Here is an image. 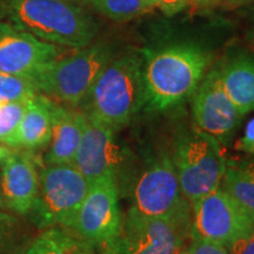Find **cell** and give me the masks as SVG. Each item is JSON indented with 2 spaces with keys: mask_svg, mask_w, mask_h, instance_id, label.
<instances>
[{
  "mask_svg": "<svg viewBox=\"0 0 254 254\" xmlns=\"http://www.w3.org/2000/svg\"><path fill=\"white\" fill-rule=\"evenodd\" d=\"M23 245L24 236L19 219L0 208V254H21Z\"/></svg>",
  "mask_w": 254,
  "mask_h": 254,
  "instance_id": "obj_23",
  "label": "cell"
},
{
  "mask_svg": "<svg viewBox=\"0 0 254 254\" xmlns=\"http://www.w3.org/2000/svg\"><path fill=\"white\" fill-rule=\"evenodd\" d=\"M114 133L110 127L86 118L73 164L90 184L103 178H117L123 160Z\"/></svg>",
  "mask_w": 254,
  "mask_h": 254,
  "instance_id": "obj_13",
  "label": "cell"
},
{
  "mask_svg": "<svg viewBox=\"0 0 254 254\" xmlns=\"http://www.w3.org/2000/svg\"><path fill=\"white\" fill-rule=\"evenodd\" d=\"M144 59L141 52L126 51L110 60L79 105L92 122L118 131L145 107Z\"/></svg>",
  "mask_w": 254,
  "mask_h": 254,
  "instance_id": "obj_2",
  "label": "cell"
},
{
  "mask_svg": "<svg viewBox=\"0 0 254 254\" xmlns=\"http://www.w3.org/2000/svg\"><path fill=\"white\" fill-rule=\"evenodd\" d=\"M179 254H230L227 246L190 237L189 244Z\"/></svg>",
  "mask_w": 254,
  "mask_h": 254,
  "instance_id": "obj_24",
  "label": "cell"
},
{
  "mask_svg": "<svg viewBox=\"0 0 254 254\" xmlns=\"http://www.w3.org/2000/svg\"><path fill=\"white\" fill-rule=\"evenodd\" d=\"M218 67L225 91L241 116L254 111L253 51L234 50Z\"/></svg>",
  "mask_w": 254,
  "mask_h": 254,
  "instance_id": "obj_16",
  "label": "cell"
},
{
  "mask_svg": "<svg viewBox=\"0 0 254 254\" xmlns=\"http://www.w3.org/2000/svg\"><path fill=\"white\" fill-rule=\"evenodd\" d=\"M91 184L74 164L46 165L39 176V190L30 213L41 228L72 230Z\"/></svg>",
  "mask_w": 254,
  "mask_h": 254,
  "instance_id": "obj_6",
  "label": "cell"
},
{
  "mask_svg": "<svg viewBox=\"0 0 254 254\" xmlns=\"http://www.w3.org/2000/svg\"><path fill=\"white\" fill-rule=\"evenodd\" d=\"M245 39H246V43L249 44L250 49L254 52V27L251 28L250 31H247Z\"/></svg>",
  "mask_w": 254,
  "mask_h": 254,
  "instance_id": "obj_29",
  "label": "cell"
},
{
  "mask_svg": "<svg viewBox=\"0 0 254 254\" xmlns=\"http://www.w3.org/2000/svg\"><path fill=\"white\" fill-rule=\"evenodd\" d=\"M192 112L199 129L220 145L230 144L244 116L225 91L218 66L206 73L192 95Z\"/></svg>",
  "mask_w": 254,
  "mask_h": 254,
  "instance_id": "obj_10",
  "label": "cell"
},
{
  "mask_svg": "<svg viewBox=\"0 0 254 254\" xmlns=\"http://www.w3.org/2000/svg\"><path fill=\"white\" fill-rule=\"evenodd\" d=\"M192 237V214L144 217L129 208L118 237L104 247V254H179Z\"/></svg>",
  "mask_w": 254,
  "mask_h": 254,
  "instance_id": "obj_7",
  "label": "cell"
},
{
  "mask_svg": "<svg viewBox=\"0 0 254 254\" xmlns=\"http://www.w3.org/2000/svg\"><path fill=\"white\" fill-rule=\"evenodd\" d=\"M190 0H152L154 7L159 8L166 15H174L183 11Z\"/></svg>",
  "mask_w": 254,
  "mask_h": 254,
  "instance_id": "obj_27",
  "label": "cell"
},
{
  "mask_svg": "<svg viewBox=\"0 0 254 254\" xmlns=\"http://www.w3.org/2000/svg\"><path fill=\"white\" fill-rule=\"evenodd\" d=\"M254 228L244 209L219 187L192 205V237L227 246Z\"/></svg>",
  "mask_w": 254,
  "mask_h": 254,
  "instance_id": "obj_11",
  "label": "cell"
},
{
  "mask_svg": "<svg viewBox=\"0 0 254 254\" xmlns=\"http://www.w3.org/2000/svg\"><path fill=\"white\" fill-rule=\"evenodd\" d=\"M131 208L151 218L190 215V205L184 198L171 157L160 155L145 167L136 179Z\"/></svg>",
  "mask_w": 254,
  "mask_h": 254,
  "instance_id": "obj_8",
  "label": "cell"
},
{
  "mask_svg": "<svg viewBox=\"0 0 254 254\" xmlns=\"http://www.w3.org/2000/svg\"><path fill=\"white\" fill-rule=\"evenodd\" d=\"M114 55L109 41H93L71 56L59 57L31 80L39 93L77 109Z\"/></svg>",
  "mask_w": 254,
  "mask_h": 254,
  "instance_id": "obj_4",
  "label": "cell"
},
{
  "mask_svg": "<svg viewBox=\"0 0 254 254\" xmlns=\"http://www.w3.org/2000/svg\"><path fill=\"white\" fill-rule=\"evenodd\" d=\"M23 254H94L93 246L63 227L45 228Z\"/></svg>",
  "mask_w": 254,
  "mask_h": 254,
  "instance_id": "obj_19",
  "label": "cell"
},
{
  "mask_svg": "<svg viewBox=\"0 0 254 254\" xmlns=\"http://www.w3.org/2000/svg\"><path fill=\"white\" fill-rule=\"evenodd\" d=\"M236 150L247 155H254V117L247 122L243 136L236 142Z\"/></svg>",
  "mask_w": 254,
  "mask_h": 254,
  "instance_id": "obj_26",
  "label": "cell"
},
{
  "mask_svg": "<svg viewBox=\"0 0 254 254\" xmlns=\"http://www.w3.org/2000/svg\"><path fill=\"white\" fill-rule=\"evenodd\" d=\"M171 159L190 205L220 187L227 160L220 144L198 127L178 134Z\"/></svg>",
  "mask_w": 254,
  "mask_h": 254,
  "instance_id": "obj_5",
  "label": "cell"
},
{
  "mask_svg": "<svg viewBox=\"0 0 254 254\" xmlns=\"http://www.w3.org/2000/svg\"><path fill=\"white\" fill-rule=\"evenodd\" d=\"M117 178L92 183L72 231L91 246L106 247L118 237L123 225Z\"/></svg>",
  "mask_w": 254,
  "mask_h": 254,
  "instance_id": "obj_9",
  "label": "cell"
},
{
  "mask_svg": "<svg viewBox=\"0 0 254 254\" xmlns=\"http://www.w3.org/2000/svg\"><path fill=\"white\" fill-rule=\"evenodd\" d=\"M12 24L52 45L79 50L90 45L99 24L67 0H0Z\"/></svg>",
  "mask_w": 254,
  "mask_h": 254,
  "instance_id": "obj_3",
  "label": "cell"
},
{
  "mask_svg": "<svg viewBox=\"0 0 254 254\" xmlns=\"http://www.w3.org/2000/svg\"><path fill=\"white\" fill-rule=\"evenodd\" d=\"M12 152L13 151H11V148L0 142V166H2V165H4V163L7 160V158L11 155Z\"/></svg>",
  "mask_w": 254,
  "mask_h": 254,
  "instance_id": "obj_28",
  "label": "cell"
},
{
  "mask_svg": "<svg viewBox=\"0 0 254 254\" xmlns=\"http://www.w3.org/2000/svg\"><path fill=\"white\" fill-rule=\"evenodd\" d=\"M27 101L0 104V142L9 148H17L18 129Z\"/></svg>",
  "mask_w": 254,
  "mask_h": 254,
  "instance_id": "obj_21",
  "label": "cell"
},
{
  "mask_svg": "<svg viewBox=\"0 0 254 254\" xmlns=\"http://www.w3.org/2000/svg\"><path fill=\"white\" fill-rule=\"evenodd\" d=\"M39 190V176L33 159L12 152L0 174V208L12 214L30 213Z\"/></svg>",
  "mask_w": 254,
  "mask_h": 254,
  "instance_id": "obj_14",
  "label": "cell"
},
{
  "mask_svg": "<svg viewBox=\"0 0 254 254\" xmlns=\"http://www.w3.org/2000/svg\"><path fill=\"white\" fill-rule=\"evenodd\" d=\"M113 21H129L155 8L152 0H80Z\"/></svg>",
  "mask_w": 254,
  "mask_h": 254,
  "instance_id": "obj_20",
  "label": "cell"
},
{
  "mask_svg": "<svg viewBox=\"0 0 254 254\" xmlns=\"http://www.w3.org/2000/svg\"><path fill=\"white\" fill-rule=\"evenodd\" d=\"M227 249L230 254H254V228L232 240Z\"/></svg>",
  "mask_w": 254,
  "mask_h": 254,
  "instance_id": "obj_25",
  "label": "cell"
},
{
  "mask_svg": "<svg viewBox=\"0 0 254 254\" xmlns=\"http://www.w3.org/2000/svg\"><path fill=\"white\" fill-rule=\"evenodd\" d=\"M220 187L244 209L254 224V155L226 161Z\"/></svg>",
  "mask_w": 254,
  "mask_h": 254,
  "instance_id": "obj_18",
  "label": "cell"
},
{
  "mask_svg": "<svg viewBox=\"0 0 254 254\" xmlns=\"http://www.w3.org/2000/svg\"><path fill=\"white\" fill-rule=\"evenodd\" d=\"M148 111H166L189 99L208 72L212 52L193 40L174 41L142 50Z\"/></svg>",
  "mask_w": 254,
  "mask_h": 254,
  "instance_id": "obj_1",
  "label": "cell"
},
{
  "mask_svg": "<svg viewBox=\"0 0 254 254\" xmlns=\"http://www.w3.org/2000/svg\"><path fill=\"white\" fill-rule=\"evenodd\" d=\"M38 93L31 79L0 72V104L28 101Z\"/></svg>",
  "mask_w": 254,
  "mask_h": 254,
  "instance_id": "obj_22",
  "label": "cell"
},
{
  "mask_svg": "<svg viewBox=\"0 0 254 254\" xmlns=\"http://www.w3.org/2000/svg\"><path fill=\"white\" fill-rule=\"evenodd\" d=\"M59 57L58 46L0 20V72L32 79Z\"/></svg>",
  "mask_w": 254,
  "mask_h": 254,
  "instance_id": "obj_12",
  "label": "cell"
},
{
  "mask_svg": "<svg viewBox=\"0 0 254 254\" xmlns=\"http://www.w3.org/2000/svg\"><path fill=\"white\" fill-rule=\"evenodd\" d=\"M85 124L84 113L55 101L52 136L45 155L47 165L73 164Z\"/></svg>",
  "mask_w": 254,
  "mask_h": 254,
  "instance_id": "obj_15",
  "label": "cell"
},
{
  "mask_svg": "<svg viewBox=\"0 0 254 254\" xmlns=\"http://www.w3.org/2000/svg\"><path fill=\"white\" fill-rule=\"evenodd\" d=\"M55 100L38 93L27 101L18 129L17 148L33 151L49 146L52 136Z\"/></svg>",
  "mask_w": 254,
  "mask_h": 254,
  "instance_id": "obj_17",
  "label": "cell"
}]
</instances>
